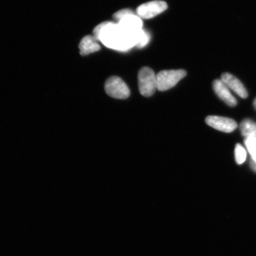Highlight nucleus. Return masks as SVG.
<instances>
[{
    "mask_svg": "<svg viewBox=\"0 0 256 256\" xmlns=\"http://www.w3.org/2000/svg\"><path fill=\"white\" fill-rule=\"evenodd\" d=\"M138 84L140 94L148 98L154 94L156 88V76L149 67H143L138 73Z\"/></svg>",
    "mask_w": 256,
    "mask_h": 256,
    "instance_id": "obj_2",
    "label": "nucleus"
},
{
    "mask_svg": "<svg viewBox=\"0 0 256 256\" xmlns=\"http://www.w3.org/2000/svg\"><path fill=\"white\" fill-rule=\"evenodd\" d=\"M222 82L228 88L232 89L240 97L246 98L248 97L247 90L244 88V85L235 76L229 73H224L222 76Z\"/></svg>",
    "mask_w": 256,
    "mask_h": 256,
    "instance_id": "obj_6",
    "label": "nucleus"
},
{
    "mask_svg": "<svg viewBox=\"0 0 256 256\" xmlns=\"http://www.w3.org/2000/svg\"><path fill=\"white\" fill-rule=\"evenodd\" d=\"M150 36L148 34L143 30L140 32L138 38V42L136 46L139 48H142L146 46L148 42Z\"/></svg>",
    "mask_w": 256,
    "mask_h": 256,
    "instance_id": "obj_13",
    "label": "nucleus"
},
{
    "mask_svg": "<svg viewBox=\"0 0 256 256\" xmlns=\"http://www.w3.org/2000/svg\"><path fill=\"white\" fill-rule=\"evenodd\" d=\"M186 74L184 70H163L156 75V88L160 92L168 90L174 87Z\"/></svg>",
    "mask_w": 256,
    "mask_h": 256,
    "instance_id": "obj_1",
    "label": "nucleus"
},
{
    "mask_svg": "<svg viewBox=\"0 0 256 256\" xmlns=\"http://www.w3.org/2000/svg\"><path fill=\"white\" fill-rule=\"evenodd\" d=\"M246 158H247V153H246V150L241 144H238L236 146L235 148V158L236 162L238 164H242L246 161Z\"/></svg>",
    "mask_w": 256,
    "mask_h": 256,
    "instance_id": "obj_11",
    "label": "nucleus"
},
{
    "mask_svg": "<svg viewBox=\"0 0 256 256\" xmlns=\"http://www.w3.org/2000/svg\"><path fill=\"white\" fill-rule=\"evenodd\" d=\"M250 164L252 168L256 172V162L252 158H250Z\"/></svg>",
    "mask_w": 256,
    "mask_h": 256,
    "instance_id": "obj_14",
    "label": "nucleus"
},
{
    "mask_svg": "<svg viewBox=\"0 0 256 256\" xmlns=\"http://www.w3.org/2000/svg\"><path fill=\"white\" fill-rule=\"evenodd\" d=\"M130 15H136L135 12L132 10H131L130 9H123L121 10L118 12L116 14H114V18L115 20H116L119 22L122 20V19L126 18V16H130Z\"/></svg>",
    "mask_w": 256,
    "mask_h": 256,
    "instance_id": "obj_12",
    "label": "nucleus"
},
{
    "mask_svg": "<svg viewBox=\"0 0 256 256\" xmlns=\"http://www.w3.org/2000/svg\"><path fill=\"white\" fill-rule=\"evenodd\" d=\"M104 88L108 95L113 98L126 99L130 96L129 88L119 76H112L108 78Z\"/></svg>",
    "mask_w": 256,
    "mask_h": 256,
    "instance_id": "obj_3",
    "label": "nucleus"
},
{
    "mask_svg": "<svg viewBox=\"0 0 256 256\" xmlns=\"http://www.w3.org/2000/svg\"><path fill=\"white\" fill-rule=\"evenodd\" d=\"M244 144L251 158L256 162V137H247L244 140Z\"/></svg>",
    "mask_w": 256,
    "mask_h": 256,
    "instance_id": "obj_10",
    "label": "nucleus"
},
{
    "mask_svg": "<svg viewBox=\"0 0 256 256\" xmlns=\"http://www.w3.org/2000/svg\"><path fill=\"white\" fill-rule=\"evenodd\" d=\"M254 108L256 110V98L254 99Z\"/></svg>",
    "mask_w": 256,
    "mask_h": 256,
    "instance_id": "obj_15",
    "label": "nucleus"
},
{
    "mask_svg": "<svg viewBox=\"0 0 256 256\" xmlns=\"http://www.w3.org/2000/svg\"><path fill=\"white\" fill-rule=\"evenodd\" d=\"M98 40L94 36H86L80 42L79 44L80 53L82 56L97 52L100 50Z\"/></svg>",
    "mask_w": 256,
    "mask_h": 256,
    "instance_id": "obj_8",
    "label": "nucleus"
},
{
    "mask_svg": "<svg viewBox=\"0 0 256 256\" xmlns=\"http://www.w3.org/2000/svg\"><path fill=\"white\" fill-rule=\"evenodd\" d=\"M240 129L242 136L246 138L256 137V124L250 120H245L240 124Z\"/></svg>",
    "mask_w": 256,
    "mask_h": 256,
    "instance_id": "obj_9",
    "label": "nucleus"
},
{
    "mask_svg": "<svg viewBox=\"0 0 256 256\" xmlns=\"http://www.w3.org/2000/svg\"><path fill=\"white\" fill-rule=\"evenodd\" d=\"M214 92L222 101L230 106L234 107L236 105V99L232 94L227 86L224 84L222 80H216L213 82Z\"/></svg>",
    "mask_w": 256,
    "mask_h": 256,
    "instance_id": "obj_7",
    "label": "nucleus"
},
{
    "mask_svg": "<svg viewBox=\"0 0 256 256\" xmlns=\"http://www.w3.org/2000/svg\"><path fill=\"white\" fill-rule=\"evenodd\" d=\"M206 122L208 126L214 129L226 133L232 132L238 128V124L228 118L209 116L206 118Z\"/></svg>",
    "mask_w": 256,
    "mask_h": 256,
    "instance_id": "obj_5",
    "label": "nucleus"
},
{
    "mask_svg": "<svg viewBox=\"0 0 256 256\" xmlns=\"http://www.w3.org/2000/svg\"><path fill=\"white\" fill-rule=\"evenodd\" d=\"M168 8V4L165 2L159 0L150 2L137 8V16L140 18H152L166 11Z\"/></svg>",
    "mask_w": 256,
    "mask_h": 256,
    "instance_id": "obj_4",
    "label": "nucleus"
}]
</instances>
